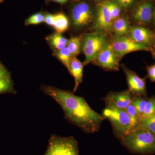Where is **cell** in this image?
Masks as SVG:
<instances>
[{"label":"cell","instance_id":"6da1fadb","mask_svg":"<svg viewBox=\"0 0 155 155\" xmlns=\"http://www.w3.org/2000/svg\"><path fill=\"white\" fill-rule=\"evenodd\" d=\"M41 90L61 106L65 118L72 124L87 133L99 130L105 119L92 109L83 97L54 87L43 85Z\"/></svg>","mask_w":155,"mask_h":155},{"label":"cell","instance_id":"7a4b0ae2","mask_svg":"<svg viewBox=\"0 0 155 155\" xmlns=\"http://www.w3.org/2000/svg\"><path fill=\"white\" fill-rule=\"evenodd\" d=\"M120 140L131 152L142 155L155 154V136L148 130L137 128Z\"/></svg>","mask_w":155,"mask_h":155},{"label":"cell","instance_id":"3957f363","mask_svg":"<svg viewBox=\"0 0 155 155\" xmlns=\"http://www.w3.org/2000/svg\"><path fill=\"white\" fill-rule=\"evenodd\" d=\"M102 115L110 122L114 134L120 139L136 129L132 119L125 110L106 107Z\"/></svg>","mask_w":155,"mask_h":155},{"label":"cell","instance_id":"277c9868","mask_svg":"<svg viewBox=\"0 0 155 155\" xmlns=\"http://www.w3.org/2000/svg\"><path fill=\"white\" fill-rule=\"evenodd\" d=\"M104 32L97 31L85 34L82 38L81 50L85 56L84 66L94 61L103 48L108 43Z\"/></svg>","mask_w":155,"mask_h":155},{"label":"cell","instance_id":"5b68a950","mask_svg":"<svg viewBox=\"0 0 155 155\" xmlns=\"http://www.w3.org/2000/svg\"><path fill=\"white\" fill-rule=\"evenodd\" d=\"M45 155H79L77 141L72 137L52 135Z\"/></svg>","mask_w":155,"mask_h":155},{"label":"cell","instance_id":"8992f818","mask_svg":"<svg viewBox=\"0 0 155 155\" xmlns=\"http://www.w3.org/2000/svg\"><path fill=\"white\" fill-rule=\"evenodd\" d=\"M94 17L91 7L86 2L77 3L71 10L72 25L76 28L79 29L88 26L93 22Z\"/></svg>","mask_w":155,"mask_h":155},{"label":"cell","instance_id":"52a82bcc","mask_svg":"<svg viewBox=\"0 0 155 155\" xmlns=\"http://www.w3.org/2000/svg\"><path fill=\"white\" fill-rule=\"evenodd\" d=\"M110 44L114 52L120 58L129 53L140 51H151L146 45L136 42L129 37H116Z\"/></svg>","mask_w":155,"mask_h":155},{"label":"cell","instance_id":"ba28073f","mask_svg":"<svg viewBox=\"0 0 155 155\" xmlns=\"http://www.w3.org/2000/svg\"><path fill=\"white\" fill-rule=\"evenodd\" d=\"M120 58L108 43L92 62L95 65L106 70L119 71Z\"/></svg>","mask_w":155,"mask_h":155},{"label":"cell","instance_id":"9c48e42d","mask_svg":"<svg viewBox=\"0 0 155 155\" xmlns=\"http://www.w3.org/2000/svg\"><path fill=\"white\" fill-rule=\"evenodd\" d=\"M127 79L129 91L135 96L147 97L146 78H141L135 72L128 69L124 64L121 65Z\"/></svg>","mask_w":155,"mask_h":155},{"label":"cell","instance_id":"30bf717a","mask_svg":"<svg viewBox=\"0 0 155 155\" xmlns=\"http://www.w3.org/2000/svg\"><path fill=\"white\" fill-rule=\"evenodd\" d=\"M134 96L129 90L118 92L110 91L103 100L106 107L125 110L132 103Z\"/></svg>","mask_w":155,"mask_h":155},{"label":"cell","instance_id":"8fae6325","mask_svg":"<svg viewBox=\"0 0 155 155\" xmlns=\"http://www.w3.org/2000/svg\"><path fill=\"white\" fill-rule=\"evenodd\" d=\"M113 20L110 12L106 2L101 3L98 5L96 17L94 27L97 31H107L110 30Z\"/></svg>","mask_w":155,"mask_h":155},{"label":"cell","instance_id":"7c38bea8","mask_svg":"<svg viewBox=\"0 0 155 155\" xmlns=\"http://www.w3.org/2000/svg\"><path fill=\"white\" fill-rule=\"evenodd\" d=\"M153 5L149 1H144L136 7L133 14L134 19L138 24H147L151 21Z\"/></svg>","mask_w":155,"mask_h":155},{"label":"cell","instance_id":"4fadbf2b","mask_svg":"<svg viewBox=\"0 0 155 155\" xmlns=\"http://www.w3.org/2000/svg\"><path fill=\"white\" fill-rule=\"evenodd\" d=\"M128 34L129 37L136 42L146 45L151 48L154 34L150 29L140 25H136L130 28Z\"/></svg>","mask_w":155,"mask_h":155},{"label":"cell","instance_id":"5bb4252c","mask_svg":"<svg viewBox=\"0 0 155 155\" xmlns=\"http://www.w3.org/2000/svg\"><path fill=\"white\" fill-rule=\"evenodd\" d=\"M84 66L83 63H81L76 57H74L71 59L67 68L75 79V84L73 89V93L76 91L78 87L83 81Z\"/></svg>","mask_w":155,"mask_h":155},{"label":"cell","instance_id":"9a60e30c","mask_svg":"<svg viewBox=\"0 0 155 155\" xmlns=\"http://www.w3.org/2000/svg\"><path fill=\"white\" fill-rule=\"evenodd\" d=\"M130 28L129 22L124 17H119L114 20L111 27L116 37L126 36Z\"/></svg>","mask_w":155,"mask_h":155},{"label":"cell","instance_id":"2e32d148","mask_svg":"<svg viewBox=\"0 0 155 155\" xmlns=\"http://www.w3.org/2000/svg\"><path fill=\"white\" fill-rule=\"evenodd\" d=\"M46 40L51 47L54 49V51L66 47L68 42V39L61 33L57 32L48 35L46 38Z\"/></svg>","mask_w":155,"mask_h":155},{"label":"cell","instance_id":"e0dca14e","mask_svg":"<svg viewBox=\"0 0 155 155\" xmlns=\"http://www.w3.org/2000/svg\"><path fill=\"white\" fill-rule=\"evenodd\" d=\"M54 22L53 27L56 32L62 33L68 29L69 26V21L68 18L63 13L55 14Z\"/></svg>","mask_w":155,"mask_h":155},{"label":"cell","instance_id":"ac0fdd59","mask_svg":"<svg viewBox=\"0 0 155 155\" xmlns=\"http://www.w3.org/2000/svg\"><path fill=\"white\" fill-rule=\"evenodd\" d=\"M82 38L80 37L72 36L68 39L67 47L72 58L76 57L80 54L81 51Z\"/></svg>","mask_w":155,"mask_h":155},{"label":"cell","instance_id":"d6986e66","mask_svg":"<svg viewBox=\"0 0 155 155\" xmlns=\"http://www.w3.org/2000/svg\"><path fill=\"white\" fill-rule=\"evenodd\" d=\"M148 98L147 97L135 96H134L132 103L135 107L137 112L140 121L142 118L144 113L145 108L146 106Z\"/></svg>","mask_w":155,"mask_h":155},{"label":"cell","instance_id":"ffe728a7","mask_svg":"<svg viewBox=\"0 0 155 155\" xmlns=\"http://www.w3.org/2000/svg\"><path fill=\"white\" fill-rule=\"evenodd\" d=\"M137 128L148 130L155 136V113L148 118L140 119Z\"/></svg>","mask_w":155,"mask_h":155},{"label":"cell","instance_id":"44dd1931","mask_svg":"<svg viewBox=\"0 0 155 155\" xmlns=\"http://www.w3.org/2000/svg\"><path fill=\"white\" fill-rule=\"evenodd\" d=\"M54 51L55 56L67 69L72 58L67 47L61 49L56 50Z\"/></svg>","mask_w":155,"mask_h":155},{"label":"cell","instance_id":"7402d4cb","mask_svg":"<svg viewBox=\"0 0 155 155\" xmlns=\"http://www.w3.org/2000/svg\"><path fill=\"white\" fill-rule=\"evenodd\" d=\"M6 92H14L11 76L0 79V94Z\"/></svg>","mask_w":155,"mask_h":155},{"label":"cell","instance_id":"603a6c76","mask_svg":"<svg viewBox=\"0 0 155 155\" xmlns=\"http://www.w3.org/2000/svg\"><path fill=\"white\" fill-rule=\"evenodd\" d=\"M155 113V96H153L149 98L145 108L142 119L148 118Z\"/></svg>","mask_w":155,"mask_h":155},{"label":"cell","instance_id":"cb8c5ba5","mask_svg":"<svg viewBox=\"0 0 155 155\" xmlns=\"http://www.w3.org/2000/svg\"><path fill=\"white\" fill-rule=\"evenodd\" d=\"M125 110L132 119L134 125L135 126L136 129L138 127L139 124L140 119L138 115H137L135 107L132 103H131L128 106V107L125 109Z\"/></svg>","mask_w":155,"mask_h":155},{"label":"cell","instance_id":"d4e9b609","mask_svg":"<svg viewBox=\"0 0 155 155\" xmlns=\"http://www.w3.org/2000/svg\"><path fill=\"white\" fill-rule=\"evenodd\" d=\"M106 3L110 12L112 19L114 21L119 17L121 13L120 6L114 2H107Z\"/></svg>","mask_w":155,"mask_h":155},{"label":"cell","instance_id":"484cf974","mask_svg":"<svg viewBox=\"0 0 155 155\" xmlns=\"http://www.w3.org/2000/svg\"><path fill=\"white\" fill-rule=\"evenodd\" d=\"M45 15L41 13H36L28 17L25 20L26 25H37L44 22Z\"/></svg>","mask_w":155,"mask_h":155},{"label":"cell","instance_id":"4316f807","mask_svg":"<svg viewBox=\"0 0 155 155\" xmlns=\"http://www.w3.org/2000/svg\"><path fill=\"white\" fill-rule=\"evenodd\" d=\"M147 77L152 82H155V64L151 66H147Z\"/></svg>","mask_w":155,"mask_h":155},{"label":"cell","instance_id":"83f0119b","mask_svg":"<svg viewBox=\"0 0 155 155\" xmlns=\"http://www.w3.org/2000/svg\"><path fill=\"white\" fill-rule=\"evenodd\" d=\"M115 1L120 7L127 8L133 4L135 0H115Z\"/></svg>","mask_w":155,"mask_h":155},{"label":"cell","instance_id":"f1b7e54d","mask_svg":"<svg viewBox=\"0 0 155 155\" xmlns=\"http://www.w3.org/2000/svg\"><path fill=\"white\" fill-rule=\"evenodd\" d=\"M44 22L50 26L54 25V15L51 14H47L45 15Z\"/></svg>","mask_w":155,"mask_h":155},{"label":"cell","instance_id":"f546056e","mask_svg":"<svg viewBox=\"0 0 155 155\" xmlns=\"http://www.w3.org/2000/svg\"><path fill=\"white\" fill-rule=\"evenodd\" d=\"M10 73L4 66L0 63V79L9 77Z\"/></svg>","mask_w":155,"mask_h":155},{"label":"cell","instance_id":"4dcf8cb0","mask_svg":"<svg viewBox=\"0 0 155 155\" xmlns=\"http://www.w3.org/2000/svg\"><path fill=\"white\" fill-rule=\"evenodd\" d=\"M153 56L155 58V33L154 34L153 39L152 43V47L151 48V51Z\"/></svg>","mask_w":155,"mask_h":155},{"label":"cell","instance_id":"1f68e13d","mask_svg":"<svg viewBox=\"0 0 155 155\" xmlns=\"http://www.w3.org/2000/svg\"><path fill=\"white\" fill-rule=\"evenodd\" d=\"M52 1L60 4H63L67 2L69 0H52Z\"/></svg>","mask_w":155,"mask_h":155},{"label":"cell","instance_id":"d6a6232c","mask_svg":"<svg viewBox=\"0 0 155 155\" xmlns=\"http://www.w3.org/2000/svg\"><path fill=\"white\" fill-rule=\"evenodd\" d=\"M153 18H154V23H155V11L154 13Z\"/></svg>","mask_w":155,"mask_h":155},{"label":"cell","instance_id":"836d02e7","mask_svg":"<svg viewBox=\"0 0 155 155\" xmlns=\"http://www.w3.org/2000/svg\"><path fill=\"white\" fill-rule=\"evenodd\" d=\"M3 1V0H0V2H2Z\"/></svg>","mask_w":155,"mask_h":155},{"label":"cell","instance_id":"e575fe53","mask_svg":"<svg viewBox=\"0 0 155 155\" xmlns=\"http://www.w3.org/2000/svg\"></svg>","mask_w":155,"mask_h":155}]
</instances>
